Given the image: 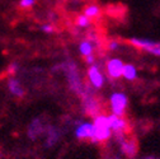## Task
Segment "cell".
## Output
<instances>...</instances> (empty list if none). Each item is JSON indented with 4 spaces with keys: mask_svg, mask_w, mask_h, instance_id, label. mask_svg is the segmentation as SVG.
Listing matches in <instances>:
<instances>
[{
    "mask_svg": "<svg viewBox=\"0 0 160 159\" xmlns=\"http://www.w3.org/2000/svg\"><path fill=\"white\" fill-rule=\"evenodd\" d=\"M109 118V125H111V129L118 135V137L121 139V141L123 140V134L125 131L127 130L128 125H127V121L122 116H118V115H109L108 116Z\"/></svg>",
    "mask_w": 160,
    "mask_h": 159,
    "instance_id": "1",
    "label": "cell"
},
{
    "mask_svg": "<svg viewBox=\"0 0 160 159\" xmlns=\"http://www.w3.org/2000/svg\"><path fill=\"white\" fill-rule=\"evenodd\" d=\"M127 106V97L122 93H114L111 95V107L114 115L122 116Z\"/></svg>",
    "mask_w": 160,
    "mask_h": 159,
    "instance_id": "2",
    "label": "cell"
},
{
    "mask_svg": "<svg viewBox=\"0 0 160 159\" xmlns=\"http://www.w3.org/2000/svg\"><path fill=\"white\" fill-rule=\"evenodd\" d=\"M123 69H125V65L119 59H112L111 61L107 63V66H106L107 74L112 79H118L119 76H122Z\"/></svg>",
    "mask_w": 160,
    "mask_h": 159,
    "instance_id": "3",
    "label": "cell"
},
{
    "mask_svg": "<svg viewBox=\"0 0 160 159\" xmlns=\"http://www.w3.org/2000/svg\"><path fill=\"white\" fill-rule=\"evenodd\" d=\"M76 137L82 139V140H93L94 137V124H82L76 129Z\"/></svg>",
    "mask_w": 160,
    "mask_h": 159,
    "instance_id": "4",
    "label": "cell"
},
{
    "mask_svg": "<svg viewBox=\"0 0 160 159\" xmlns=\"http://www.w3.org/2000/svg\"><path fill=\"white\" fill-rule=\"evenodd\" d=\"M88 76L90 83L95 87V88H101L103 85V75L101 74V71L98 70L97 66H92L88 70Z\"/></svg>",
    "mask_w": 160,
    "mask_h": 159,
    "instance_id": "5",
    "label": "cell"
},
{
    "mask_svg": "<svg viewBox=\"0 0 160 159\" xmlns=\"http://www.w3.org/2000/svg\"><path fill=\"white\" fill-rule=\"evenodd\" d=\"M121 146H122V151L127 156H133L137 153V143L133 139H123L121 141Z\"/></svg>",
    "mask_w": 160,
    "mask_h": 159,
    "instance_id": "6",
    "label": "cell"
},
{
    "mask_svg": "<svg viewBox=\"0 0 160 159\" xmlns=\"http://www.w3.org/2000/svg\"><path fill=\"white\" fill-rule=\"evenodd\" d=\"M101 13H102V10H101V8H99L98 5H88L87 8H85V10H84V14L87 15V17H89L90 19H98L99 17H101Z\"/></svg>",
    "mask_w": 160,
    "mask_h": 159,
    "instance_id": "7",
    "label": "cell"
},
{
    "mask_svg": "<svg viewBox=\"0 0 160 159\" xmlns=\"http://www.w3.org/2000/svg\"><path fill=\"white\" fill-rule=\"evenodd\" d=\"M85 110H87V113L93 115V116H98L97 113L99 112V106L95 101H93V99H88L85 102Z\"/></svg>",
    "mask_w": 160,
    "mask_h": 159,
    "instance_id": "8",
    "label": "cell"
},
{
    "mask_svg": "<svg viewBox=\"0 0 160 159\" xmlns=\"http://www.w3.org/2000/svg\"><path fill=\"white\" fill-rule=\"evenodd\" d=\"M123 76L128 80H132V79L136 78V69L132 65H125L123 69Z\"/></svg>",
    "mask_w": 160,
    "mask_h": 159,
    "instance_id": "9",
    "label": "cell"
},
{
    "mask_svg": "<svg viewBox=\"0 0 160 159\" xmlns=\"http://www.w3.org/2000/svg\"><path fill=\"white\" fill-rule=\"evenodd\" d=\"M9 89L15 95H22L23 94V89L21 88V85H19V83L17 80H10L9 82Z\"/></svg>",
    "mask_w": 160,
    "mask_h": 159,
    "instance_id": "10",
    "label": "cell"
},
{
    "mask_svg": "<svg viewBox=\"0 0 160 159\" xmlns=\"http://www.w3.org/2000/svg\"><path fill=\"white\" fill-rule=\"evenodd\" d=\"M92 51H93V46L90 42H82L80 44V52H82L85 57L92 55Z\"/></svg>",
    "mask_w": 160,
    "mask_h": 159,
    "instance_id": "11",
    "label": "cell"
},
{
    "mask_svg": "<svg viewBox=\"0 0 160 159\" xmlns=\"http://www.w3.org/2000/svg\"><path fill=\"white\" fill-rule=\"evenodd\" d=\"M76 24H78L79 27H88V26L90 24V18L87 17L85 14H84V15H79V17L76 18Z\"/></svg>",
    "mask_w": 160,
    "mask_h": 159,
    "instance_id": "12",
    "label": "cell"
},
{
    "mask_svg": "<svg viewBox=\"0 0 160 159\" xmlns=\"http://www.w3.org/2000/svg\"><path fill=\"white\" fill-rule=\"evenodd\" d=\"M148 52H150V54H154V55H158V56H160V44H155L152 47H150L149 50H148Z\"/></svg>",
    "mask_w": 160,
    "mask_h": 159,
    "instance_id": "13",
    "label": "cell"
},
{
    "mask_svg": "<svg viewBox=\"0 0 160 159\" xmlns=\"http://www.w3.org/2000/svg\"><path fill=\"white\" fill-rule=\"evenodd\" d=\"M34 4V0H22L21 2V7L22 8H29Z\"/></svg>",
    "mask_w": 160,
    "mask_h": 159,
    "instance_id": "14",
    "label": "cell"
},
{
    "mask_svg": "<svg viewBox=\"0 0 160 159\" xmlns=\"http://www.w3.org/2000/svg\"><path fill=\"white\" fill-rule=\"evenodd\" d=\"M42 29H43L45 32H52V27H51V26H43Z\"/></svg>",
    "mask_w": 160,
    "mask_h": 159,
    "instance_id": "15",
    "label": "cell"
},
{
    "mask_svg": "<svg viewBox=\"0 0 160 159\" xmlns=\"http://www.w3.org/2000/svg\"><path fill=\"white\" fill-rule=\"evenodd\" d=\"M93 60H94V57H93L92 55H89V56H87V63H89V64H92V63H93Z\"/></svg>",
    "mask_w": 160,
    "mask_h": 159,
    "instance_id": "16",
    "label": "cell"
},
{
    "mask_svg": "<svg viewBox=\"0 0 160 159\" xmlns=\"http://www.w3.org/2000/svg\"><path fill=\"white\" fill-rule=\"evenodd\" d=\"M17 69V65L15 64H13V65H10L9 66V73H14V70Z\"/></svg>",
    "mask_w": 160,
    "mask_h": 159,
    "instance_id": "17",
    "label": "cell"
},
{
    "mask_svg": "<svg viewBox=\"0 0 160 159\" xmlns=\"http://www.w3.org/2000/svg\"><path fill=\"white\" fill-rule=\"evenodd\" d=\"M117 46H118V45H117V44H116V42H112V44H111V45H109V47H111V49H112V50H114V49H117Z\"/></svg>",
    "mask_w": 160,
    "mask_h": 159,
    "instance_id": "18",
    "label": "cell"
},
{
    "mask_svg": "<svg viewBox=\"0 0 160 159\" xmlns=\"http://www.w3.org/2000/svg\"><path fill=\"white\" fill-rule=\"evenodd\" d=\"M144 159H154L152 156H146V158H144Z\"/></svg>",
    "mask_w": 160,
    "mask_h": 159,
    "instance_id": "19",
    "label": "cell"
}]
</instances>
